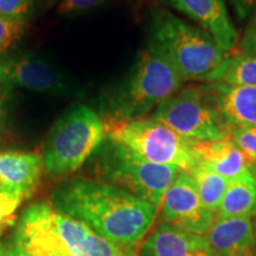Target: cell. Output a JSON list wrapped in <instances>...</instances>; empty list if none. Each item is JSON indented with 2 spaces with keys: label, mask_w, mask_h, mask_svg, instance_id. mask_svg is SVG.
Instances as JSON below:
<instances>
[{
  "label": "cell",
  "mask_w": 256,
  "mask_h": 256,
  "mask_svg": "<svg viewBox=\"0 0 256 256\" xmlns=\"http://www.w3.org/2000/svg\"><path fill=\"white\" fill-rule=\"evenodd\" d=\"M51 198L56 210L124 246L136 247L158 214L152 204L104 182L89 179L64 183L54 190Z\"/></svg>",
  "instance_id": "6da1fadb"
},
{
  "label": "cell",
  "mask_w": 256,
  "mask_h": 256,
  "mask_svg": "<svg viewBox=\"0 0 256 256\" xmlns=\"http://www.w3.org/2000/svg\"><path fill=\"white\" fill-rule=\"evenodd\" d=\"M151 34V43L168 57L184 81L215 82L229 56L203 28L165 10L153 14Z\"/></svg>",
  "instance_id": "7a4b0ae2"
},
{
  "label": "cell",
  "mask_w": 256,
  "mask_h": 256,
  "mask_svg": "<svg viewBox=\"0 0 256 256\" xmlns=\"http://www.w3.org/2000/svg\"><path fill=\"white\" fill-rule=\"evenodd\" d=\"M95 156V171L107 184L158 208L179 168L144 159L127 147L106 139Z\"/></svg>",
  "instance_id": "3957f363"
},
{
  "label": "cell",
  "mask_w": 256,
  "mask_h": 256,
  "mask_svg": "<svg viewBox=\"0 0 256 256\" xmlns=\"http://www.w3.org/2000/svg\"><path fill=\"white\" fill-rule=\"evenodd\" d=\"M184 80L164 54L150 42L124 88L113 101L112 119L144 118L177 94Z\"/></svg>",
  "instance_id": "277c9868"
},
{
  "label": "cell",
  "mask_w": 256,
  "mask_h": 256,
  "mask_svg": "<svg viewBox=\"0 0 256 256\" xmlns=\"http://www.w3.org/2000/svg\"><path fill=\"white\" fill-rule=\"evenodd\" d=\"M106 138L120 144L148 162L176 166L190 172L197 166L196 140L179 136L154 118L104 121Z\"/></svg>",
  "instance_id": "5b68a950"
},
{
  "label": "cell",
  "mask_w": 256,
  "mask_h": 256,
  "mask_svg": "<svg viewBox=\"0 0 256 256\" xmlns=\"http://www.w3.org/2000/svg\"><path fill=\"white\" fill-rule=\"evenodd\" d=\"M106 139L104 121L87 106H78L57 121L44 148V170L50 176L75 172Z\"/></svg>",
  "instance_id": "8992f818"
},
{
  "label": "cell",
  "mask_w": 256,
  "mask_h": 256,
  "mask_svg": "<svg viewBox=\"0 0 256 256\" xmlns=\"http://www.w3.org/2000/svg\"><path fill=\"white\" fill-rule=\"evenodd\" d=\"M152 118L186 139L215 142L229 136L204 86L178 92L159 104Z\"/></svg>",
  "instance_id": "52a82bcc"
},
{
  "label": "cell",
  "mask_w": 256,
  "mask_h": 256,
  "mask_svg": "<svg viewBox=\"0 0 256 256\" xmlns=\"http://www.w3.org/2000/svg\"><path fill=\"white\" fill-rule=\"evenodd\" d=\"M162 214L165 223L200 236H206L215 220V214L202 203L191 174L182 170L162 198Z\"/></svg>",
  "instance_id": "ba28073f"
},
{
  "label": "cell",
  "mask_w": 256,
  "mask_h": 256,
  "mask_svg": "<svg viewBox=\"0 0 256 256\" xmlns=\"http://www.w3.org/2000/svg\"><path fill=\"white\" fill-rule=\"evenodd\" d=\"M50 202H37L24 210L14 232L17 256H72L51 224Z\"/></svg>",
  "instance_id": "9c48e42d"
},
{
  "label": "cell",
  "mask_w": 256,
  "mask_h": 256,
  "mask_svg": "<svg viewBox=\"0 0 256 256\" xmlns=\"http://www.w3.org/2000/svg\"><path fill=\"white\" fill-rule=\"evenodd\" d=\"M51 224L72 256H140L136 246L115 243L52 206Z\"/></svg>",
  "instance_id": "30bf717a"
},
{
  "label": "cell",
  "mask_w": 256,
  "mask_h": 256,
  "mask_svg": "<svg viewBox=\"0 0 256 256\" xmlns=\"http://www.w3.org/2000/svg\"><path fill=\"white\" fill-rule=\"evenodd\" d=\"M0 84L51 95L66 92L63 76L49 63L34 57H17L0 62Z\"/></svg>",
  "instance_id": "8fae6325"
},
{
  "label": "cell",
  "mask_w": 256,
  "mask_h": 256,
  "mask_svg": "<svg viewBox=\"0 0 256 256\" xmlns=\"http://www.w3.org/2000/svg\"><path fill=\"white\" fill-rule=\"evenodd\" d=\"M176 10L183 12L208 32L229 54L238 43V32L230 20L224 0H168Z\"/></svg>",
  "instance_id": "7c38bea8"
},
{
  "label": "cell",
  "mask_w": 256,
  "mask_h": 256,
  "mask_svg": "<svg viewBox=\"0 0 256 256\" xmlns=\"http://www.w3.org/2000/svg\"><path fill=\"white\" fill-rule=\"evenodd\" d=\"M204 87L229 130L256 126V88L218 82L209 83Z\"/></svg>",
  "instance_id": "4fadbf2b"
},
{
  "label": "cell",
  "mask_w": 256,
  "mask_h": 256,
  "mask_svg": "<svg viewBox=\"0 0 256 256\" xmlns=\"http://www.w3.org/2000/svg\"><path fill=\"white\" fill-rule=\"evenodd\" d=\"M210 256H256V243L250 216L215 218L206 235Z\"/></svg>",
  "instance_id": "5bb4252c"
},
{
  "label": "cell",
  "mask_w": 256,
  "mask_h": 256,
  "mask_svg": "<svg viewBox=\"0 0 256 256\" xmlns=\"http://www.w3.org/2000/svg\"><path fill=\"white\" fill-rule=\"evenodd\" d=\"M44 170L43 156L40 153H0V186L26 198L36 190Z\"/></svg>",
  "instance_id": "9a60e30c"
},
{
  "label": "cell",
  "mask_w": 256,
  "mask_h": 256,
  "mask_svg": "<svg viewBox=\"0 0 256 256\" xmlns=\"http://www.w3.org/2000/svg\"><path fill=\"white\" fill-rule=\"evenodd\" d=\"M140 256H210V252L206 236L162 223L144 243Z\"/></svg>",
  "instance_id": "2e32d148"
},
{
  "label": "cell",
  "mask_w": 256,
  "mask_h": 256,
  "mask_svg": "<svg viewBox=\"0 0 256 256\" xmlns=\"http://www.w3.org/2000/svg\"><path fill=\"white\" fill-rule=\"evenodd\" d=\"M194 152L197 165L204 166L228 180L248 171L250 165L247 156L243 154L229 136L215 142L196 140Z\"/></svg>",
  "instance_id": "e0dca14e"
},
{
  "label": "cell",
  "mask_w": 256,
  "mask_h": 256,
  "mask_svg": "<svg viewBox=\"0 0 256 256\" xmlns=\"http://www.w3.org/2000/svg\"><path fill=\"white\" fill-rule=\"evenodd\" d=\"M255 204L256 180L248 170L238 177L230 179L215 218L228 220L252 216Z\"/></svg>",
  "instance_id": "ac0fdd59"
},
{
  "label": "cell",
  "mask_w": 256,
  "mask_h": 256,
  "mask_svg": "<svg viewBox=\"0 0 256 256\" xmlns=\"http://www.w3.org/2000/svg\"><path fill=\"white\" fill-rule=\"evenodd\" d=\"M188 174L194 179L197 194L203 206L211 212L216 214L224 192L228 188V179L223 178L222 176L210 171L202 165H197Z\"/></svg>",
  "instance_id": "d6986e66"
},
{
  "label": "cell",
  "mask_w": 256,
  "mask_h": 256,
  "mask_svg": "<svg viewBox=\"0 0 256 256\" xmlns=\"http://www.w3.org/2000/svg\"><path fill=\"white\" fill-rule=\"evenodd\" d=\"M226 83L238 87L256 88V58L238 52L229 55L212 83Z\"/></svg>",
  "instance_id": "ffe728a7"
},
{
  "label": "cell",
  "mask_w": 256,
  "mask_h": 256,
  "mask_svg": "<svg viewBox=\"0 0 256 256\" xmlns=\"http://www.w3.org/2000/svg\"><path fill=\"white\" fill-rule=\"evenodd\" d=\"M229 136L247 156L250 164L256 162V126L232 128Z\"/></svg>",
  "instance_id": "44dd1931"
},
{
  "label": "cell",
  "mask_w": 256,
  "mask_h": 256,
  "mask_svg": "<svg viewBox=\"0 0 256 256\" xmlns=\"http://www.w3.org/2000/svg\"><path fill=\"white\" fill-rule=\"evenodd\" d=\"M25 22L4 18L0 16V54L8 51L24 34Z\"/></svg>",
  "instance_id": "7402d4cb"
},
{
  "label": "cell",
  "mask_w": 256,
  "mask_h": 256,
  "mask_svg": "<svg viewBox=\"0 0 256 256\" xmlns=\"http://www.w3.org/2000/svg\"><path fill=\"white\" fill-rule=\"evenodd\" d=\"M24 198L12 192H0V224L10 226L16 220V210Z\"/></svg>",
  "instance_id": "603a6c76"
},
{
  "label": "cell",
  "mask_w": 256,
  "mask_h": 256,
  "mask_svg": "<svg viewBox=\"0 0 256 256\" xmlns=\"http://www.w3.org/2000/svg\"><path fill=\"white\" fill-rule=\"evenodd\" d=\"M32 8L31 0H0V16L14 20H26Z\"/></svg>",
  "instance_id": "cb8c5ba5"
},
{
  "label": "cell",
  "mask_w": 256,
  "mask_h": 256,
  "mask_svg": "<svg viewBox=\"0 0 256 256\" xmlns=\"http://www.w3.org/2000/svg\"><path fill=\"white\" fill-rule=\"evenodd\" d=\"M240 52L256 58V14L249 22L241 40H240Z\"/></svg>",
  "instance_id": "d4e9b609"
},
{
  "label": "cell",
  "mask_w": 256,
  "mask_h": 256,
  "mask_svg": "<svg viewBox=\"0 0 256 256\" xmlns=\"http://www.w3.org/2000/svg\"><path fill=\"white\" fill-rule=\"evenodd\" d=\"M104 0H60V12L66 14L72 11H80V10H87L92 6L100 4Z\"/></svg>",
  "instance_id": "484cf974"
},
{
  "label": "cell",
  "mask_w": 256,
  "mask_h": 256,
  "mask_svg": "<svg viewBox=\"0 0 256 256\" xmlns=\"http://www.w3.org/2000/svg\"><path fill=\"white\" fill-rule=\"evenodd\" d=\"M8 88L0 84V136L6 130V120H8Z\"/></svg>",
  "instance_id": "4316f807"
},
{
  "label": "cell",
  "mask_w": 256,
  "mask_h": 256,
  "mask_svg": "<svg viewBox=\"0 0 256 256\" xmlns=\"http://www.w3.org/2000/svg\"><path fill=\"white\" fill-rule=\"evenodd\" d=\"M0 256H17V254H16L14 248L11 249L6 246L0 244Z\"/></svg>",
  "instance_id": "83f0119b"
},
{
  "label": "cell",
  "mask_w": 256,
  "mask_h": 256,
  "mask_svg": "<svg viewBox=\"0 0 256 256\" xmlns=\"http://www.w3.org/2000/svg\"><path fill=\"white\" fill-rule=\"evenodd\" d=\"M249 171H250V174H252V177H254L255 180H256V162H252V164L249 165Z\"/></svg>",
  "instance_id": "f1b7e54d"
},
{
  "label": "cell",
  "mask_w": 256,
  "mask_h": 256,
  "mask_svg": "<svg viewBox=\"0 0 256 256\" xmlns=\"http://www.w3.org/2000/svg\"><path fill=\"white\" fill-rule=\"evenodd\" d=\"M254 218H252V229H254V236H255V243H256V215L252 216Z\"/></svg>",
  "instance_id": "f546056e"
},
{
  "label": "cell",
  "mask_w": 256,
  "mask_h": 256,
  "mask_svg": "<svg viewBox=\"0 0 256 256\" xmlns=\"http://www.w3.org/2000/svg\"><path fill=\"white\" fill-rule=\"evenodd\" d=\"M8 228V226H2V224H0V234H2V232H4V230Z\"/></svg>",
  "instance_id": "4dcf8cb0"
},
{
  "label": "cell",
  "mask_w": 256,
  "mask_h": 256,
  "mask_svg": "<svg viewBox=\"0 0 256 256\" xmlns=\"http://www.w3.org/2000/svg\"><path fill=\"white\" fill-rule=\"evenodd\" d=\"M256 215V204H255V206H254V210H252V216H255Z\"/></svg>",
  "instance_id": "1f68e13d"
},
{
  "label": "cell",
  "mask_w": 256,
  "mask_h": 256,
  "mask_svg": "<svg viewBox=\"0 0 256 256\" xmlns=\"http://www.w3.org/2000/svg\"><path fill=\"white\" fill-rule=\"evenodd\" d=\"M247 2H254V4H256V0H247Z\"/></svg>",
  "instance_id": "d6a6232c"
}]
</instances>
